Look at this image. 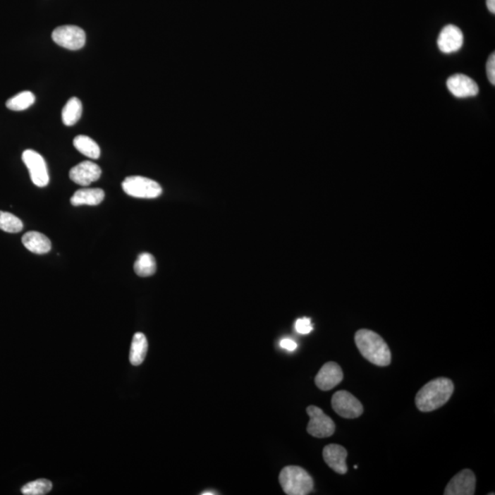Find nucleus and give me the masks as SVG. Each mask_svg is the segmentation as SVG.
<instances>
[{
	"instance_id": "nucleus-1",
	"label": "nucleus",
	"mask_w": 495,
	"mask_h": 495,
	"mask_svg": "<svg viewBox=\"0 0 495 495\" xmlns=\"http://www.w3.org/2000/svg\"><path fill=\"white\" fill-rule=\"evenodd\" d=\"M453 391L454 384L449 379H435L418 391L415 396V405L421 412L436 410L451 399Z\"/></svg>"
},
{
	"instance_id": "nucleus-2",
	"label": "nucleus",
	"mask_w": 495,
	"mask_h": 495,
	"mask_svg": "<svg viewBox=\"0 0 495 495\" xmlns=\"http://www.w3.org/2000/svg\"><path fill=\"white\" fill-rule=\"evenodd\" d=\"M358 350L372 365L384 367L391 363V351L384 339L369 329L358 330L355 334Z\"/></svg>"
},
{
	"instance_id": "nucleus-3",
	"label": "nucleus",
	"mask_w": 495,
	"mask_h": 495,
	"mask_svg": "<svg viewBox=\"0 0 495 495\" xmlns=\"http://www.w3.org/2000/svg\"><path fill=\"white\" fill-rule=\"evenodd\" d=\"M279 482L284 493L288 495H307L314 488V481L302 468L287 466L280 473Z\"/></svg>"
},
{
	"instance_id": "nucleus-4",
	"label": "nucleus",
	"mask_w": 495,
	"mask_h": 495,
	"mask_svg": "<svg viewBox=\"0 0 495 495\" xmlns=\"http://www.w3.org/2000/svg\"><path fill=\"white\" fill-rule=\"evenodd\" d=\"M122 188L133 197L152 200L160 197L163 189L157 182L143 176L127 177L122 183Z\"/></svg>"
},
{
	"instance_id": "nucleus-5",
	"label": "nucleus",
	"mask_w": 495,
	"mask_h": 495,
	"mask_svg": "<svg viewBox=\"0 0 495 495\" xmlns=\"http://www.w3.org/2000/svg\"><path fill=\"white\" fill-rule=\"evenodd\" d=\"M55 44L68 50H80L85 44V30L75 25H63L56 28L51 33Z\"/></svg>"
},
{
	"instance_id": "nucleus-6",
	"label": "nucleus",
	"mask_w": 495,
	"mask_h": 495,
	"mask_svg": "<svg viewBox=\"0 0 495 495\" xmlns=\"http://www.w3.org/2000/svg\"><path fill=\"white\" fill-rule=\"evenodd\" d=\"M310 420L307 424V432L314 438H329L335 432L334 422L317 406L310 405L307 409Z\"/></svg>"
},
{
	"instance_id": "nucleus-7",
	"label": "nucleus",
	"mask_w": 495,
	"mask_h": 495,
	"mask_svg": "<svg viewBox=\"0 0 495 495\" xmlns=\"http://www.w3.org/2000/svg\"><path fill=\"white\" fill-rule=\"evenodd\" d=\"M23 161L29 170L30 179L38 188H45L50 181L47 164L38 152L33 149H26L23 154Z\"/></svg>"
},
{
	"instance_id": "nucleus-8",
	"label": "nucleus",
	"mask_w": 495,
	"mask_h": 495,
	"mask_svg": "<svg viewBox=\"0 0 495 495\" xmlns=\"http://www.w3.org/2000/svg\"><path fill=\"white\" fill-rule=\"evenodd\" d=\"M331 405L334 411L341 417L353 420L363 412L362 403L347 391H338L332 397Z\"/></svg>"
},
{
	"instance_id": "nucleus-9",
	"label": "nucleus",
	"mask_w": 495,
	"mask_h": 495,
	"mask_svg": "<svg viewBox=\"0 0 495 495\" xmlns=\"http://www.w3.org/2000/svg\"><path fill=\"white\" fill-rule=\"evenodd\" d=\"M476 477L469 469L461 470L448 482L445 495H473L475 494Z\"/></svg>"
},
{
	"instance_id": "nucleus-10",
	"label": "nucleus",
	"mask_w": 495,
	"mask_h": 495,
	"mask_svg": "<svg viewBox=\"0 0 495 495\" xmlns=\"http://www.w3.org/2000/svg\"><path fill=\"white\" fill-rule=\"evenodd\" d=\"M101 168L90 161H82L75 165L69 172L70 179L79 185L88 186L100 178Z\"/></svg>"
},
{
	"instance_id": "nucleus-11",
	"label": "nucleus",
	"mask_w": 495,
	"mask_h": 495,
	"mask_svg": "<svg viewBox=\"0 0 495 495\" xmlns=\"http://www.w3.org/2000/svg\"><path fill=\"white\" fill-rule=\"evenodd\" d=\"M343 380V372L338 363L329 362L321 367L314 378L317 386L322 391H329L337 386Z\"/></svg>"
},
{
	"instance_id": "nucleus-12",
	"label": "nucleus",
	"mask_w": 495,
	"mask_h": 495,
	"mask_svg": "<svg viewBox=\"0 0 495 495\" xmlns=\"http://www.w3.org/2000/svg\"><path fill=\"white\" fill-rule=\"evenodd\" d=\"M447 87L451 93L458 99L475 97L479 93V87L476 82L469 76L461 73L451 76L448 79Z\"/></svg>"
},
{
	"instance_id": "nucleus-13",
	"label": "nucleus",
	"mask_w": 495,
	"mask_h": 495,
	"mask_svg": "<svg viewBox=\"0 0 495 495\" xmlns=\"http://www.w3.org/2000/svg\"><path fill=\"white\" fill-rule=\"evenodd\" d=\"M463 45V33L460 28L447 25L443 28L438 38L439 50L444 54H453Z\"/></svg>"
},
{
	"instance_id": "nucleus-14",
	"label": "nucleus",
	"mask_w": 495,
	"mask_h": 495,
	"mask_svg": "<svg viewBox=\"0 0 495 495\" xmlns=\"http://www.w3.org/2000/svg\"><path fill=\"white\" fill-rule=\"evenodd\" d=\"M347 456L346 449L341 445L330 444L323 449V458L326 463L338 475H345L348 472Z\"/></svg>"
},
{
	"instance_id": "nucleus-15",
	"label": "nucleus",
	"mask_w": 495,
	"mask_h": 495,
	"mask_svg": "<svg viewBox=\"0 0 495 495\" xmlns=\"http://www.w3.org/2000/svg\"><path fill=\"white\" fill-rule=\"evenodd\" d=\"M105 198V192L100 188L79 189L71 197L73 206H97Z\"/></svg>"
},
{
	"instance_id": "nucleus-16",
	"label": "nucleus",
	"mask_w": 495,
	"mask_h": 495,
	"mask_svg": "<svg viewBox=\"0 0 495 495\" xmlns=\"http://www.w3.org/2000/svg\"><path fill=\"white\" fill-rule=\"evenodd\" d=\"M23 243L27 250L35 255H45L51 249V240L45 235L37 231H29L24 234Z\"/></svg>"
},
{
	"instance_id": "nucleus-17",
	"label": "nucleus",
	"mask_w": 495,
	"mask_h": 495,
	"mask_svg": "<svg viewBox=\"0 0 495 495\" xmlns=\"http://www.w3.org/2000/svg\"><path fill=\"white\" fill-rule=\"evenodd\" d=\"M148 341L143 333L138 332L133 336L130 353V362L133 366H139L145 362Z\"/></svg>"
},
{
	"instance_id": "nucleus-18",
	"label": "nucleus",
	"mask_w": 495,
	"mask_h": 495,
	"mask_svg": "<svg viewBox=\"0 0 495 495\" xmlns=\"http://www.w3.org/2000/svg\"><path fill=\"white\" fill-rule=\"evenodd\" d=\"M82 112V106L80 99L78 97H71L66 106H63L62 111V119L63 124L66 126H73L78 123L80 119Z\"/></svg>"
},
{
	"instance_id": "nucleus-19",
	"label": "nucleus",
	"mask_w": 495,
	"mask_h": 495,
	"mask_svg": "<svg viewBox=\"0 0 495 495\" xmlns=\"http://www.w3.org/2000/svg\"><path fill=\"white\" fill-rule=\"evenodd\" d=\"M73 146L82 154L90 159L97 160L100 157L101 152L99 145L90 137L85 135L76 136L73 139Z\"/></svg>"
},
{
	"instance_id": "nucleus-20",
	"label": "nucleus",
	"mask_w": 495,
	"mask_h": 495,
	"mask_svg": "<svg viewBox=\"0 0 495 495\" xmlns=\"http://www.w3.org/2000/svg\"><path fill=\"white\" fill-rule=\"evenodd\" d=\"M157 270L155 258L151 253L143 252L138 257L134 264V271L140 277H149Z\"/></svg>"
},
{
	"instance_id": "nucleus-21",
	"label": "nucleus",
	"mask_w": 495,
	"mask_h": 495,
	"mask_svg": "<svg viewBox=\"0 0 495 495\" xmlns=\"http://www.w3.org/2000/svg\"><path fill=\"white\" fill-rule=\"evenodd\" d=\"M35 102V94L30 91H23L16 96L11 97L6 103V106L13 111H23V110L29 109Z\"/></svg>"
},
{
	"instance_id": "nucleus-22",
	"label": "nucleus",
	"mask_w": 495,
	"mask_h": 495,
	"mask_svg": "<svg viewBox=\"0 0 495 495\" xmlns=\"http://www.w3.org/2000/svg\"><path fill=\"white\" fill-rule=\"evenodd\" d=\"M0 229L8 233H18L23 229V223L13 214L0 211Z\"/></svg>"
},
{
	"instance_id": "nucleus-23",
	"label": "nucleus",
	"mask_w": 495,
	"mask_h": 495,
	"mask_svg": "<svg viewBox=\"0 0 495 495\" xmlns=\"http://www.w3.org/2000/svg\"><path fill=\"white\" fill-rule=\"evenodd\" d=\"M53 484L47 479H39L29 482L21 488V493L25 495H44L50 493Z\"/></svg>"
},
{
	"instance_id": "nucleus-24",
	"label": "nucleus",
	"mask_w": 495,
	"mask_h": 495,
	"mask_svg": "<svg viewBox=\"0 0 495 495\" xmlns=\"http://www.w3.org/2000/svg\"><path fill=\"white\" fill-rule=\"evenodd\" d=\"M295 326L296 331L300 333L302 335H307L313 330L311 320L308 319V317H302V319L296 321Z\"/></svg>"
},
{
	"instance_id": "nucleus-25",
	"label": "nucleus",
	"mask_w": 495,
	"mask_h": 495,
	"mask_svg": "<svg viewBox=\"0 0 495 495\" xmlns=\"http://www.w3.org/2000/svg\"><path fill=\"white\" fill-rule=\"evenodd\" d=\"M487 75L489 81L491 82V85L495 84V54L493 53L489 57L487 62Z\"/></svg>"
},
{
	"instance_id": "nucleus-26",
	"label": "nucleus",
	"mask_w": 495,
	"mask_h": 495,
	"mask_svg": "<svg viewBox=\"0 0 495 495\" xmlns=\"http://www.w3.org/2000/svg\"><path fill=\"white\" fill-rule=\"evenodd\" d=\"M280 346L284 348V350L293 351L298 348V344L291 338H283L280 342Z\"/></svg>"
},
{
	"instance_id": "nucleus-27",
	"label": "nucleus",
	"mask_w": 495,
	"mask_h": 495,
	"mask_svg": "<svg viewBox=\"0 0 495 495\" xmlns=\"http://www.w3.org/2000/svg\"><path fill=\"white\" fill-rule=\"evenodd\" d=\"M486 4H487V8L491 13H495V0H486Z\"/></svg>"
},
{
	"instance_id": "nucleus-28",
	"label": "nucleus",
	"mask_w": 495,
	"mask_h": 495,
	"mask_svg": "<svg viewBox=\"0 0 495 495\" xmlns=\"http://www.w3.org/2000/svg\"><path fill=\"white\" fill-rule=\"evenodd\" d=\"M202 495H213V494H216V493H212V491H209V493H207V491H204V493L201 494Z\"/></svg>"
}]
</instances>
